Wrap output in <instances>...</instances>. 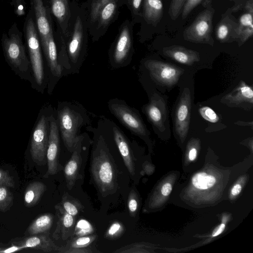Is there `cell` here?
Segmentation results:
<instances>
[{
    "mask_svg": "<svg viewBox=\"0 0 253 253\" xmlns=\"http://www.w3.org/2000/svg\"><path fill=\"white\" fill-rule=\"evenodd\" d=\"M22 36V32L14 22L7 33L2 34V48L7 63L15 73L21 78L32 82L31 64L26 53Z\"/></svg>",
    "mask_w": 253,
    "mask_h": 253,
    "instance_id": "obj_1",
    "label": "cell"
},
{
    "mask_svg": "<svg viewBox=\"0 0 253 253\" xmlns=\"http://www.w3.org/2000/svg\"><path fill=\"white\" fill-rule=\"evenodd\" d=\"M115 163L105 147L96 150L91 155L90 172L100 193H113L118 186V173Z\"/></svg>",
    "mask_w": 253,
    "mask_h": 253,
    "instance_id": "obj_2",
    "label": "cell"
},
{
    "mask_svg": "<svg viewBox=\"0 0 253 253\" xmlns=\"http://www.w3.org/2000/svg\"><path fill=\"white\" fill-rule=\"evenodd\" d=\"M23 32L35 81L41 85L44 78L43 61L35 15L31 7L25 18Z\"/></svg>",
    "mask_w": 253,
    "mask_h": 253,
    "instance_id": "obj_3",
    "label": "cell"
},
{
    "mask_svg": "<svg viewBox=\"0 0 253 253\" xmlns=\"http://www.w3.org/2000/svg\"><path fill=\"white\" fill-rule=\"evenodd\" d=\"M202 3L204 9L185 29L183 37L185 41L190 42L213 46L212 21L215 10L212 5V0H204Z\"/></svg>",
    "mask_w": 253,
    "mask_h": 253,
    "instance_id": "obj_4",
    "label": "cell"
},
{
    "mask_svg": "<svg viewBox=\"0 0 253 253\" xmlns=\"http://www.w3.org/2000/svg\"><path fill=\"white\" fill-rule=\"evenodd\" d=\"M58 126L63 142L70 152H72L79 136L78 129L82 119L80 115L69 107L65 106L58 110Z\"/></svg>",
    "mask_w": 253,
    "mask_h": 253,
    "instance_id": "obj_5",
    "label": "cell"
},
{
    "mask_svg": "<svg viewBox=\"0 0 253 253\" xmlns=\"http://www.w3.org/2000/svg\"><path fill=\"white\" fill-rule=\"evenodd\" d=\"M145 66L154 80L168 86L175 85L184 72L183 69L174 65L156 60H147Z\"/></svg>",
    "mask_w": 253,
    "mask_h": 253,
    "instance_id": "obj_6",
    "label": "cell"
},
{
    "mask_svg": "<svg viewBox=\"0 0 253 253\" xmlns=\"http://www.w3.org/2000/svg\"><path fill=\"white\" fill-rule=\"evenodd\" d=\"M109 108L120 122L130 131L140 136L147 135V130L145 124L132 108L118 101H111Z\"/></svg>",
    "mask_w": 253,
    "mask_h": 253,
    "instance_id": "obj_7",
    "label": "cell"
},
{
    "mask_svg": "<svg viewBox=\"0 0 253 253\" xmlns=\"http://www.w3.org/2000/svg\"><path fill=\"white\" fill-rule=\"evenodd\" d=\"M48 119L42 115L33 131L30 153L33 160L39 165L45 163L48 141Z\"/></svg>",
    "mask_w": 253,
    "mask_h": 253,
    "instance_id": "obj_8",
    "label": "cell"
},
{
    "mask_svg": "<svg viewBox=\"0 0 253 253\" xmlns=\"http://www.w3.org/2000/svg\"><path fill=\"white\" fill-rule=\"evenodd\" d=\"M191 96L188 88H185L176 106L174 126L178 136L182 139L186 137L190 122Z\"/></svg>",
    "mask_w": 253,
    "mask_h": 253,
    "instance_id": "obj_9",
    "label": "cell"
},
{
    "mask_svg": "<svg viewBox=\"0 0 253 253\" xmlns=\"http://www.w3.org/2000/svg\"><path fill=\"white\" fill-rule=\"evenodd\" d=\"M30 3L34 11L41 44L45 52L48 38L53 32L50 11L46 8L43 0H30Z\"/></svg>",
    "mask_w": 253,
    "mask_h": 253,
    "instance_id": "obj_10",
    "label": "cell"
},
{
    "mask_svg": "<svg viewBox=\"0 0 253 253\" xmlns=\"http://www.w3.org/2000/svg\"><path fill=\"white\" fill-rule=\"evenodd\" d=\"M49 135L46 159L47 161V170L44 176L54 175L59 170V126L56 120L52 116L48 118Z\"/></svg>",
    "mask_w": 253,
    "mask_h": 253,
    "instance_id": "obj_11",
    "label": "cell"
},
{
    "mask_svg": "<svg viewBox=\"0 0 253 253\" xmlns=\"http://www.w3.org/2000/svg\"><path fill=\"white\" fill-rule=\"evenodd\" d=\"M238 34L237 20L232 14L231 8L221 15L215 28V36L220 43L236 42Z\"/></svg>",
    "mask_w": 253,
    "mask_h": 253,
    "instance_id": "obj_12",
    "label": "cell"
},
{
    "mask_svg": "<svg viewBox=\"0 0 253 253\" xmlns=\"http://www.w3.org/2000/svg\"><path fill=\"white\" fill-rule=\"evenodd\" d=\"M82 140V137L79 136L72 152V156L64 167L66 185L69 190H71L76 181L82 178L81 171L83 164Z\"/></svg>",
    "mask_w": 253,
    "mask_h": 253,
    "instance_id": "obj_13",
    "label": "cell"
},
{
    "mask_svg": "<svg viewBox=\"0 0 253 253\" xmlns=\"http://www.w3.org/2000/svg\"><path fill=\"white\" fill-rule=\"evenodd\" d=\"M221 102L230 107L252 108L253 105V90L251 86L243 81L239 84L230 93L225 95Z\"/></svg>",
    "mask_w": 253,
    "mask_h": 253,
    "instance_id": "obj_14",
    "label": "cell"
},
{
    "mask_svg": "<svg viewBox=\"0 0 253 253\" xmlns=\"http://www.w3.org/2000/svg\"><path fill=\"white\" fill-rule=\"evenodd\" d=\"M145 110L151 124L159 130H164L167 117V108L165 100L158 95H154L146 106Z\"/></svg>",
    "mask_w": 253,
    "mask_h": 253,
    "instance_id": "obj_15",
    "label": "cell"
},
{
    "mask_svg": "<svg viewBox=\"0 0 253 253\" xmlns=\"http://www.w3.org/2000/svg\"><path fill=\"white\" fill-rule=\"evenodd\" d=\"M243 8L244 11L237 20L238 34L236 42L239 46L252 38L253 35V0H247Z\"/></svg>",
    "mask_w": 253,
    "mask_h": 253,
    "instance_id": "obj_16",
    "label": "cell"
},
{
    "mask_svg": "<svg viewBox=\"0 0 253 253\" xmlns=\"http://www.w3.org/2000/svg\"><path fill=\"white\" fill-rule=\"evenodd\" d=\"M56 214L58 216L56 227L53 233L54 238L66 240L72 237L75 229V218L66 212L58 204L55 206Z\"/></svg>",
    "mask_w": 253,
    "mask_h": 253,
    "instance_id": "obj_17",
    "label": "cell"
},
{
    "mask_svg": "<svg viewBox=\"0 0 253 253\" xmlns=\"http://www.w3.org/2000/svg\"><path fill=\"white\" fill-rule=\"evenodd\" d=\"M163 53L172 60L187 65H191L200 59L199 52L180 45L165 47Z\"/></svg>",
    "mask_w": 253,
    "mask_h": 253,
    "instance_id": "obj_18",
    "label": "cell"
},
{
    "mask_svg": "<svg viewBox=\"0 0 253 253\" xmlns=\"http://www.w3.org/2000/svg\"><path fill=\"white\" fill-rule=\"evenodd\" d=\"M113 135L126 168L130 174H134L135 171L134 158L128 141L118 127L113 128Z\"/></svg>",
    "mask_w": 253,
    "mask_h": 253,
    "instance_id": "obj_19",
    "label": "cell"
},
{
    "mask_svg": "<svg viewBox=\"0 0 253 253\" xmlns=\"http://www.w3.org/2000/svg\"><path fill=\"white\" fill-rule=\"evenodd\" d=\"M20 246L23 249L32 248L45 253H60V247L54 244L47 234L28 238L22 242Z\"/></svg>",
    "mask_w": 253,
    "mask_h": 253,
    "instance_id": "obj_20",
    "label": "cell"
},
{
    "mask_svg": "<svg viewBox=\"0 0 253 253\" xmlns=\"http://www.w3.org/2000/svg\"><path fill=\"white\" fill-rule=\"evenodd\" d=\"M163 13L162 0H144L143 17L148 24L156 26L161 20Z\"/></svg>",
    "mask_w": 253,
    "mask_h": 253,
    "instance_id": "obj_21",
    "label": "cell"
},
{
    "mask_svg": "<svg viewBox=\"0 0 253 253\" xmlns=\"http://www.w3.org/2000/svg\"><path fill=\"white\" fill-rule=\"evenodd\" d=\"M131 46V38L127 26L121 30L114 49V58L118 63L123 62L126 58Z\"/></svg>",
    "mask_w": 253,
    "mask_h": 253,
    "instance_id": "obj_22",
    "label": "cell"
},
{
    "mask_svg": "<svg viewBox=\"0 0 253 253\" xmlns=\"http://www.w3.org/2000/svg\"><path fill=\"white\" fill-rule=\"evenodd\" d=\"M50 11L57 21L63 33H66L70 17L68 0H49Z\"/></svg>",
    "mask_w": 253,
    "mask_h": 253,
    "instance_id": "obj_23",
    "label": "cell"
},
{
    "mask_svg": "<svg viewBox=\"0 0 253 253\" xmlns=\"http://www.w3.org/2000/svg\"><path fill=\"white\" fill-rule=\"evenodd\" d=\"M84 29L82 21L78 17L75 22L72 36L68 45V52L73 61L79 57L83 40Z\"/></svg>",
    "mask_w": 253,
    "mask_h": 253,
    "instance_id": "obj_24",
    "label": "cell"
},
{
    "mask_svg": "<svg viewBox=\"0 0 253 253\" xmlns=\"http://www.w3.org/2000/svg\"><path fill=\"white\" fill-rule=\"evenodd\" d=\"M44 53L52 74L55 77L60 76L61 74V69L58 62L57 49L53 32L50 34L48 38L47 48Z\"/></svg>",
    "mask_w": 253,
    "mask_h": 253,
    "instance_id": "obj_25",
    "label": "cell"
},
{
    "mask_svg": "<svg viewBox=\"0 0 253 253\" xmlns=\"http://www.w3.org/2000/svg\"><path fill=\"white\" fill-rule=\"evenodd\" d=\"M46 188L45 185L40 181H35L29 184L24 195L26 206L30 207L36 204L46 190Z\"/></svg>",
    "mask_w": 253,
    "mask_h": 253,
    "instance_id": "obj_26",
    "label": "cell"
},
{
    "mask_svg": "<svg viewBox=\"0 0 253 253\" xmlns=\"http://www.w3.org/2000/svg\"><path fill=\"white\" fill-rule=\"evenodd\" d=\"M53 216L50 213L42 214L36 218L27 229L29 234L37 235L45 233L52 226Z\"/></svg>",
    "mask_w": 253,
    "mask_h": 253,
    "instance_id": "obj_27",
    "label": "cell"
},
{
    "mask_svg": "<svg viewBox=\"0 0 253 253\" xmlns=\"http://www.w3.org/2000/svg\"><path fill=\"white\" fill-rule=\"evenodd\" d=\"M96 238V235L72 237L65 246L60 247V253H66V251L71 249L89 248Z\"/></svg>",
    "mask_w": 253,
    "mask_h": 253,
    "instance_id": "obj_28",
    "label": "cell"
},
{
    "mask_svg": "<svg viewBox=\"0 0 253 253\" xmlns=\"http://www.w3.org/2000/svg\"><path fill=\"white\" fill-rule=\"evenodd\" d=\"M58 205L66 212L74 216L78 215L84 208L78 199L67 193L64 194L61 202Z\"/></svg>",
    "mask_w": 253,
    "mask_h": 253,
    "instance_id": "obj_29",
    "label": "cell"
},
{
    "mask_svg": "<svg viewBox=\"0 0 253 253\" xmlns=\"http://www.w3.org/2000/svg\"><path fill=\"white\" fill-rule=\"evenodd\" d=\"M216 182L215 178L205 172H199L192 178L194 186L199 189H207L212 187Z\"/></svg>",
    "mask_w": 253,
    "mask_h": 253,
    "instance_id": "obj_30",
    "label": "cell"
},
{
    "mask_svg": "<svg viewBox=\"0 0 253 253\" xmlns=\"http://www.w3.org/2000/svg\"><path fill=\"white\" fill-rule=\"evenodd\" d=\"M117 8L115 0H110L100 11L97 20L100 26L107 25L112 19Z\"/></svg>",
    "mask_w": 253,
    "mask_h": 253,
    "instance_id": "obj_31",
    "label": "cell"
},
{
    "mask_svg": "<svg viewBox=\"0 0 253 253\" xmlns=\"http://www.w3.org/2000/svg\"><path fill=\"white\" fill-rule=\"evenodd\" d=\"M5 185H0V211H4L11 205L13 201L12 193Z\"/></svg>",
    "mask_w": 253,
    "mask_h": 253,
    "instance_id": "obj_32",
    "label": "cell"
},
{
    "mask_svg": "<svg viewBox=\"0 0 253 253\" xmlns=\"http://www.w3.org/2000/svg\"><path fill=\"white\" fill-rule=\"evenodd\" d=\"M186 0H171L168 10L169 17L175 20L181 14Z\"/></svg>",
    "mask_w": 253,
    "mask_h": 253,
    "instance_id": "obj_33",
    "label": "cell"
},
{
    "mask_svg": "<svg viewBox=\"0 0 253 253\" xmlns=\"http://www.w3.org/2000/svg\"><path fill=\"white\" fill-rule=\"evenodd\" d=\"M111 0H93L90 9V19L91 22H95L98 18L101 9Z\"/></svg>",
    "mask_w": 253,
    "mask_h": 253,
    "instance_id": "obj_34",
    "label": "cell"
},
{
    "mask_svg": "<svg viewBox=\"0 0 253 253\" xmlns=\"http://www.w3.org/2000/svg\"><path fill=\"white\" fill-rule=\"evenodd\" d=\"M201 116L206 121L214 123L219 121V117L210 107L204 106L199 109Z\"/></svg>",
    "mask_w": 253,
    "mask_h": 253,
    "instance_id": "obj_35",
    "label": "cell"
},
{
    "mask_svg": "<svg viewBox=\"0 0 253 253\" xmlns=\"http://www.w3.org/2000/svg\"><path fill=\"white\" fill-rule=\"evenodd\" d=\"M204 0H186L181 13L183 20L186 19L192 11Z\"/></svg>",
    "mask_w": 253,
    "mask_h": 253,
    "instance_id": "obj_36",
    "label": "cell"
},
{
    "mask_svg": "<svg viewBox=\"0 0 253 253\" xmlns=\"http://www.w3.org/2000/svg\"><path fill=\"white\" fill-rule=\"evenodd\" d=\"M10 4L13 6L15 14L17 16L25 15L26 3L25 0H9Z\"/></svg>",
    "mask_w": 253,
    "mask_h": 253,
    "instance_id": "obj_37",
    "label": "cell"
},
{
    "mask_svg": "<svg viewBox=\"0 0 253 253\" xmlns=\"http://www.w3.org/2000/svg\"><path fill=\"white\" fill-rule=\"evenodd\" d=\"M124 230L122 225L119 222H114L109 228L106 233V237L110 239L118 237Z\"/></svg>",
    "mask_w": 253,
    "mask_h": 253,
    "instance_id": "obj_38",
    "label": "cell"
},
{
    "mask_svg": "<svg viewBox=\"0 0 253 253\" xmlns=\"http://www.w3.org/2000/svg\"><path fill=\"white\" fill-rule=\"evenodd\" d=\"M138 201L135 192L131 190L130 191L128 200L127 207L130 215L134 216L138 209Z\"/></svg>",
    "mask_w": 253,
    "mask_h": 253,
    "instance_id": "obj_39",
    "label": "cell"
},
{
    "mask_svg": "<svg viewBox=\"0 0 253 253\" xmlns=\"http://www.w3.org/2000/svg\"><path fill=\"white\" fill-rule=\"evenodd\" d=\"M0 185L14 187L13 178L6 171L0 169Z\"/></svg>",
    "mask_w": 253,
    "mask_h": 253,
    "instance_id": "obj_40",
    "label": "cell"
},
{
    "mask_svg": "<svg viewBox=\"0 0 253 253\" xmlns=\"http://www.w3.org/2000/svg\"><path fill=\"white\" fill-rule=\"evenodd\" d=\"M21 246H13L4 250H0V253H10L23 250Z\"/></svg>",
    "mask_w": 253,
    "mask_h": 253,
    "instance_id": "obj_41",
    "label": "cell"
},
{
    "mask_svg": "<svg viewBox=\"0 0 253 253\" xmlns=\"http://www.w3.org/2000/svg\"><path fill=\"white\" fill-rule=\"evenodd\" d=\"M172 186L171 184L169 183H166L163 186L161 192L164 196H167L170 194Z\"/></svg>",
    "mask_w": 253,
    "mask_h": 253,
    "instance_id": "obj_42",
    "label": "cell"
},
{
    "mask_svg": "<svg viewBox=\"0 0 253 253\" xmlns=\"http://www.w3.org/2000/svg\"><path fill=\"white\" fill-rule=\"evenodd\" d=\"M225 228V225L224 224L222 223L219 225L213 231L212 233V237H215L220 235L224 231Z\"/></svg>",
    "mask_w": 253,
    "mask_h": 253,
    "instance_id": "obj_43",
    "label": "cell"
},
{
    "mask_svg": "<svg viewBox=\"0 0 253 253\" xmlns=\"http://www.w3.org/2000/svg\"><path fill=\"white\" fill-rule=\"evenodd\" d=\"M241 186L240 184H236L232 187L231 193L233 196H236L241 192Z\"/></svg>",
    "mask_w": 253,
    "mask_h": 253,
    "instance_id": "obj_44",
    "label": "cell"
},
{
    "mask_svg": "<svg viewBox=\"0 0 253 253\" xmlns=\"http://www.w3.org/2000/svg\"><path fill=\"white\" fill-rule=\"evenodd\" d=\"M142 0H132V5L133 10L138 12L140 8Z\"/></svg>",
    "mask_w": 253,
    "mask_h": 253,
    "instance_id": "obj_45",
    "label": "cell"
},
{
    "mask_svg": "<svg viewBox=\"0 0 253 253\" xmlns=\"http://www.w3.org/2000/svg\"><path fill=\"white\" fill-rule=\"evenodd\" d=\"M197 154V149L195 147L191 148L189 152V159L190 161H194L196 157Z\"/></svg>",
    "mask_w": 253,
    "mask_h": 253,
    "instance_id": "obj_46",
    "label": "cell"
},
{
    "mask_svg": "<svg viewBox=\"0 0 253 253\" xmlns=\"http://www.w3.org/2000/svg\"><path fill=\"white\" fill-rule=\"evenodd\" d=\"M227 0L232 1V0Z\"/></svg>",
    "mask_w": 253,
    "mask_h": 253,
    "instance_id": "obj_47",
    "label": "cell"
}]
</instances>
